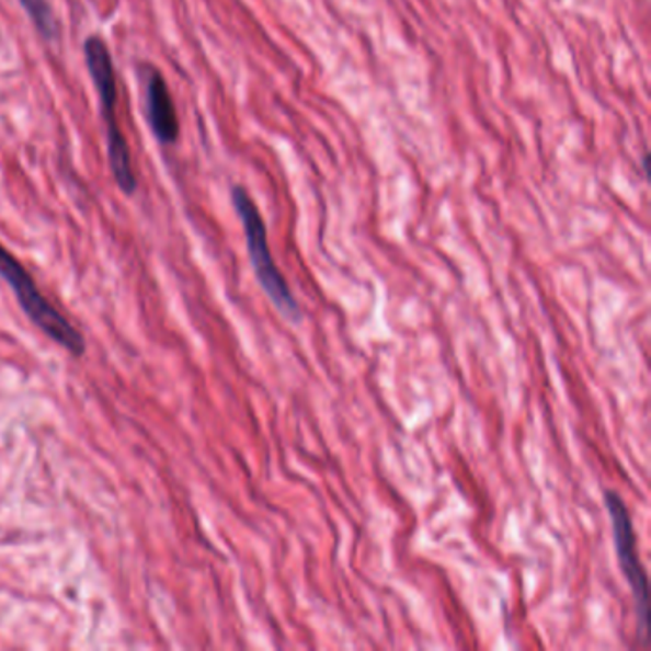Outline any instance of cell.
<instances>
[{
	"mask_svg": "<svg viewBox=\"0 0 651 651\" xmlns=\"http://www.w3.org/2000/svg\"><path fill=\"white\" fill-rule=\"evenodd\" d=\"M84 61L89 69L90 79L94 82L102 104L105 128H107V161L118 190L133 195L138 190V178L134 174L130 148L126 144L125 134L121 133L117 115V77L113 67L112 53L104 43V38L90 35L84 41Z\"/></svg>",
	"mask_w": 651,
	"mask_h": 651,
	"instance_id": "6da1fadb",
	"label": "cell"
},
{
	"mask_svg": "<svg viewBox=\"0 0 651 651\" xmlns=\"http://www.w3.org/2000/svg\"><path fill=\"white\" fill-rule=\"evenodd\" d=\"M231 203H233L239 220L243 224L247 251H249L252 270L259 279L260 287L266 293L267 298L272 300L283 318L289 319L293 323H300L302 311L296 302L285 275L275 264L274 254L270 251V243H267L266 224L260 215L256 203L241 185H233Z\"/></svg>",
	"mask_w": 651,
	"mask_h": 651,
	"instance_id": "7a4b0ae2",
	"label": "cell"
},
{
	"mask_svg": "<svg viewBox=\"0 0 651 651\" xmlns=\"http://www.w3.org/2000/svg\"><path fill=\"white\" fill-rule=\"evenodd\" d=\"M0 277L7 279L8 285L18 296V302L23 311L43 333L48 334L54 342H58L59 346L66 349L69 354L77 357L84 354L87 344L82 334L54 308L53 304L46 300L22 262L15 260L14 254L2 244H0Z\"/></svg>",
	"mask_w": 651,
	"mask_h": 651,
	"instance_id": "3957f363",
	"label": "cell"
},
{
	"mask_svg": "<svg viewBox=\"0 0 651 651\" xmlns=\"http://www.w3.org/2000/svg\"><path fill=\"white\" fill-rule=\"evenodd\" d=\"M604 504H606L607 516H609V524H612V537H614L617 562L621 568L623 578H625L630 592H632L640 629L644 632V637H648V629H650V589H648V575H646L644 566H642L640 556H638L637 532L632 526L629 509H627V504H625L619 493L606 491L604 493Z\"/></svg>",
	"mask_w": 651,
	"mask_h": 651,
	"instance_id": "277c9868",
	"label": "cell"
},
{
	"mask_svg": "<svg viewBox=\"0 0 651 651\" xmlns=\"http://www.w3.org/2000/svg\"><path fill=\"white\" fill-rule=\"evenodd\" d=\"M146 107H148L149 126L156 134L157 140L164 146L176 144L180 136L176 107L172 102L169 84L157 69L149 71L148 82H146Z\"/></svg>",
	"mask_w": 651,
	"mask_h": 651,
	"instance_id": "5b68a950",
	"label": "cell"
},
{
	"mask_svg": "<svg viewBox=\"0 0 651 651\" xmlns=\"http://www.w3.org/2000/svg\"><path fill=\"white\" fill-rule=\"evenodd\" d=\"M25 14L30 15L31 23L46 41H56L59 37V23L54 14L48 0H20Z\"/></svg>",
	"mask_w": 651,
	"mask_h": 651,
	"instance_id": "8992f818",
	"label": "cell"
}]
</instances>
